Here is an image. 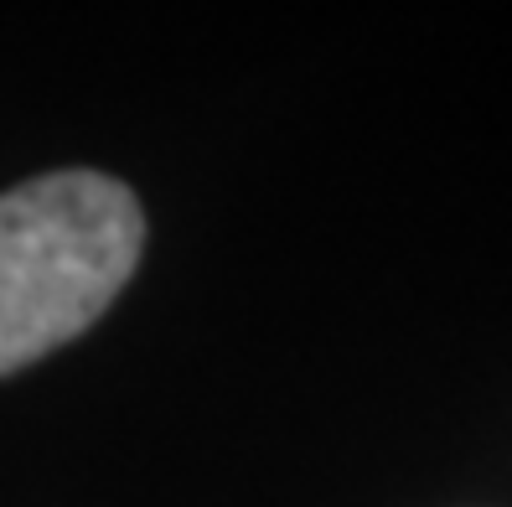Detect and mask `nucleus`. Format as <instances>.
Returning <instances> with one entry per match:
<instances>
[{
	"mask_svg": "<svg viewBox=\"0 0 512 507\" xmlns=\"http://www.w3.org/2000/svg\"><path fill=\"white\" fill-rule=\"evenodd\" d=\"M145 218L130 187L57 171L0 197V373L88 332L140 264Z\"/></svg>",
	"mask_w": 512,
	"mask_h": 507,
	"instance_id": "obj_1",
	"label": "nucleus"
}]
</instances>
